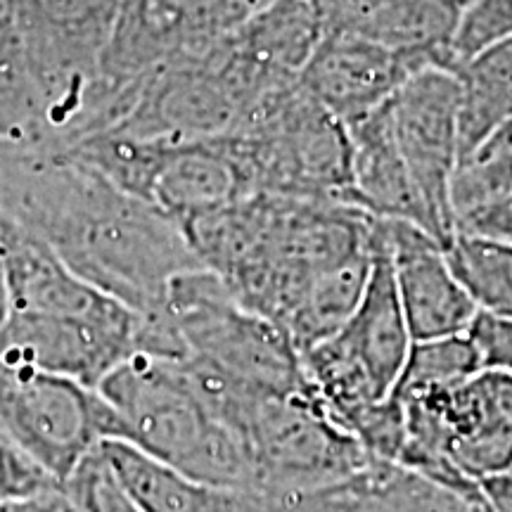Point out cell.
Masks as SVG:
<instances>
[{"label":"cell","instance_id":"6da1fadb","mask_svg":"<svg viewBox=\"0 0 512 512\" xmlns=\"http://www.w3.org/2000/svg\"><path fill=\"white\" fill-rule=\"evenodd\" d=\"M0 219L145 320H159L178 273L202 266L162 211L69 150L0 145Z\"/></svg>","mask_w":512,"mask_h":512},{"label":"cell","instance_id":"7a4b0ae2","mask_svg":"<svg viewBox=\"0 0 512 512\" xmlns=\"http://www.w3.org/2000/svg\"><path fill=\"white\" fill-rule=\"evenodd\" d=\"M183 233L240 304L285 332L328 275L373 254L375 216L344 202L256 192Z\"/></svg>","mask_w":512,"mask_h":512},{"label":"cell","instance_id":"3957f363","mask_svg":"<svg viewBox=\"0 0 512 512\" xmlns=\"http://www.w3.org/2000/svg\"><path fill=\"white\" fill-rule=\"evenodd\" d=\"M3 261V358L98 389L114 368L143 349V316L86 283L48 245L5 219Z\"/></svg>","mask_w":512,"mask_h":512},{"label":"cell","instance_id":"277c9868","mask_svg":"<svg viewBox=\"0 0 512 512\" xmlns=\"http://www.w3.org/2000/svg\"><path fill=\"white\" fill-rule=\"evenodd\" d=\"M98 392L117 413L119 441L195 482L252 489L245 448L181 358L133 354Z\"/></svg>","mask_w":512,"mask_h":512},{"label":"cell","instance_id":"5b68a950","mask_svg":"<svg viewBox=\"0 0 512 512\" xmlns=\"http://www.w3.org/2000/svg\"><path fill=\"white\" fill-rule=\"evenodd\" d=\"M190 375L245 448L252 491L273 498L309 494L342 482L373 460L325 411L313 389L252 394Z\"/></svg>","mask_w":512,"mask_h":512},{"label":"cell","instance_id":"8992f818","mask_svg":"<svg viewBox=\"0 0 512 512\" xmlns=\"http://www.w3.org/2000/svg\"><path fill=\"white\" fill-rule=\"evenodd\" d=\"M162 318L181 344V361L195 373L252 394L311 389L292 339L240 304L204 266L171 280Z\"/></svg>","mask_w":512,"mask_h":512},{"label":"cell","instance_id":"52a82bcc","mask_svg":"<svg viewBox=\"0 0 512 512\" xmlns=\"http://www.w3.org/2000/svg\"><path fill=\"white\" fill-rule=\"evenodd\" d=\"M394 399L406 427L396 465L482 496L479 482L512 463V375L505 370L482 368L451 387Z\"/></svg>","mask_w":512,"mask_h":512},{"label":"cell","instance_id":"ba28073f","mask_svg":"<svg viewBox=\"0 0 512 512\" xmlns=\"http://www.w3.org/2000/svg\"><path fill=\"white\" fill-rule=\"evenodd\" d=\"M411 347L392 261L375 219L373 266L361 302L335 335L302 351L306 380L325 411L351 434L363 415L392 396Z\"/></svg>","mask_w":512,"mask_h":512},{"label":"cell","instance_id":"9c48e42d","mask_svg":"<svg viewBox=\"0 0 512 512\" xmlns=\"http://www.w3.org/2000/svg\"><path fill=\"white\" fill-rule=\"evenodd\" d=\"M0 425L55 482L64 484L119 420L98 389L0 356Z\"/></svg>","mask_w":512,"mask_h":512},{"label":"cell","instance_id":"30bf717a","mask_svg":"<svg viewBox=\"0 0 512 512\" xmlns=\"http://www.w3.org/2000/svg\"><path fill=\"white\" fill-rule=\"evenodd\" d=\"M463 86L453 69L427 64L384 102L392 140L441 245L453 240L451 181L460 159Z\"/></svg>","mask_w":512,"mask_h":512},{"label":"cell","instance_id":"8fae6325","mask_svg":"<svg viewBox=\"0 0 512 512\" xmlns=\"http://www.w3.org/2000/svg\"><path fill=\"white\" fill-rule=\"evenodd\" d=\"M377 223L413 342L467 332L479 309L448 264L446 247L413 223L387 219Z\"/></svg>","mask_w":512,"mask_h":512},{"label":"cell","instance_id":"7c38bea8","mask_svg":"<svg viewBox=\"0 0 512 512\" xmlns=\"http://www.w3.org/2000/svg\"><path fill=\"white\" fill-rule=\"evenodd\" d=\"M422 67L425 64L413 57L354 31H330L304 64L299 86L347 126L380 110L401 83Z\"/></svg>","mask_w":512,"mask_h":512},{"label":"cell","instance_id":"4fadbf2b","mask_svg":"<svg viewBox=\"0 0 512 512\" xmlns=\"http://www.w3.org/2000/svg\"><path fill=\"white\" fill-rule=\"evenodd\" d=\"M275 501L283 512H491L484 496L463 494L384 460H370L342 482Z\"/></svg>","mask_w":512,"mask_h":512},{"label":"cell","instance_id":"5bb4252c","mask_svg":"<svg viewBox=\"0 0 512 512\" xmlns=\"http://www.w3.org/2000/svg\"><path fill=\"white\" fill-rule=\"evenodd\" d=\"M347 133L351 147L349 202L375 219L413 223L437 240L430 214L392 140L384 105L347 124Z\"/></svg>","mask_w":512,"mask_h":512},{"label":"cell","instance_id":"9a60e30c","mask_svg":"<svg viewBox=\"0 0 512 512\" xmlns=\"http://www.w3.org/2000/svg\"><path fill=\"white\" fill-rule=\"evenodd\" d=\"M100 451L145 512H283L273 496L195 482L147 458L126 441L107 439Z\"/></svg>","mask_w":512,"mask_h":512},{"label":"cell","instance_id":"2e32d148","mask_svg":"<svg viewBox=\"0 0 512 512\" xmlns=\"http://www.w3.org/2000/svg\"><path fill=\"white\" fill-rule=\"evenodd\" d=\"M0 143L57 150L50 98L12 24L0 27Z\"/></svg>","mask_w":512,"mask_h":512},{"label":"cell","instance_id":"e0dca14e","mask_svg":"<svg viewBox=\"0 0 512 512\" xmlns=\"http://www.w3.org/2000/svg\"><path fill=\"white\" fill-rule=\"evenodd\" d=\"M456 74L463 86L460 155H465L496 126L512 119V38L472 57Z\"/></svg>","mask_w":512,"mask_h":512},{"label":"cell","instance_id":"ac0fdd59","mask_svg":"<svg viewBox=\"0 0 512 512\" xmlns=\"http://www.w3.org/2000/svg\"><path fill=\"white\" fill-rule=\"evenodd\" d=\"M446 256L479 311L512 320V245L458 233Z\"/></svg>","mask_w":512,"mask_h":512},{"label":"cell","instance_id":"d6986e66","mask_svg":"<svg viewBox=\"0 0 512 512\" xmlns=\"http://www.w3.org/2000/svg\"><path fill=\"white\" fill-rule=\"evenodd\" d=\"M508 190H512V119L496 126L458 159L451 181L453 230L463 211Z\"/></svg>","mask_w":512,"mask_h":512},{"label":"cell","instance_id":"ffe728a7","mask_svg":"<svg viewBox=\"0 0 512 512\" xmlns=\"http://www.w3.org/2000/svg\"><path fill=\"white\" fill-rule=\"evenodd\" d=\"M482 368V356H479L477 344L472 342L467 332L453 337L427 339V342H413L392 394L411 396L430 392V389L451 387V384H458L479 373Z\"/></svg>","mask_w":512,"mask_h":512},{"label":"cell","instance_id":"44dd1931","mask_svg":"<svg viewBox=\"0 0 512 512\" xmlns=\"http://www.w3.org/2000/svg\"><path fill=\"white\" fill-rule=\"evenodd\" d=\"M512 38V0H470L460 12L451 43L448 67L456 72L486 48Z\"/></svg>","mask_w":512,"mask_h":512},{"label":"cell","instance_id":"7402d4cb","mask_svg":"<svg viewBox=\"0 0 512 512\" xmlns=\"http://www.w3.org/2000/svg\"><path fill=\"white\" fill-rule=\"evenodd\" d=\"M62 489L79 512H145L138 498L114 472L100 446L81 460Z\"/></svg>","mask_w":512,"mask_h":512},{"label":"cell","instance_id":"603a6c76","mask_svg":"<svg viewBox=\"0 0 512 512\" xmlns=\"http://www.w3.org/2000/svg\"><path fill=\"white\" fill-rule=\"evenodd\" d=\"M55 486L62 484L31 460L0 425V503L43 494Z\"/></svg>","mask_w":512,"mask_h":512},{"label":"cell","instance_id":"cb8c5ba5","mask_svg":"<svg viewBox=\"0 0 512 512\" xmlns=\"http://www.w3.org/2000/svg\"><path fill=\"white\" fill-rule=\"evenodd\" d=\"M475 235L512 245V190L475 204L456 219L453 235Z\"/></svg>","mask_w":512,"mask_h":512},{"label":"cell","instance_id":"d4e9b609","mask_svg":"<svg viewBox=\"0 0 512 512\" xmlns=\"http://www.w3.org/2000/svg\"><path fill=\"white\" fill-rule=\"evenodd\" d=\"M467 335L477 344L484 368H498L512 375V320L477 311Z\"/></svg>","mask_w":512,"mask_h":512},{"label":"cell","instance_id":"484cf974","mask_svg":"<svg viewBox=\"0 0 512 512\" xmlns=\"http://www.w3.org/2000/svg\"><path fill=\"white\" fill-rule=\"evenodd\" d=\"M0 512H79L72 498L67 496V491L62 486L43 491V494L17 498V501L0 503Z\"/></svg>","mask_w":512,"mask_h":512},{"label":"cell","instance_id":"4316f807","mask_svg":"<svg viewBox=\"0 0 512 512\" xmlns=\"http://www.w3.org/2000/svg\"><path fill=\"white\" fill-rule=\"evenodd\" d=\"M479 491L491 512H512V463L498 475L479 482Z\"/></svg>","mask_w":512,"mask_h":512},{"label":"cell","instance_id":"83f0119b","mask_svg":"<svg viewBox=\"0 0 512 512\" xmlns=\"http://www.w3.org/2000/svg\"><path fill=\"white\" fill-rule=\"evenodd\" d=\"M8 316V283H5V261H3V219H0V330Z\"/></svg>","mask_w":512,"mask_h":512},{"label":"cell","instance_id":"f1b7e54d","mask_svg":"<svg viewBox=\"0 0 512 512\" xmlns=\"http://www.w3.org/2000/svg\"><path fill=\"white\" fill-rule=\"evenodd\" d=\"M10 10H12V0H0V27L10 24Z\"/></svg>","mask_w":512,"mask_h":512}]
</instances>
